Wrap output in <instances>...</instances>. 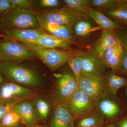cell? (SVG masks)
I'll use <instances>...</instances> for the list:
<instances>
[{"instance_id":"obj_1","label":"cell","mask_w":127,"mask_h":127,"mask_svg":"<svg viewBox=\"0 0 127 127\" xmlns=\"http://www.w3.org/2000/svg\"><path fill=\"white\" fill-rule=\"evenodd\" d=\"M0 74L9 82L33 89L42 86L41 76L36 70L21 64L1 62Z\"/></svg>"},{"instance_id":"obj_2","label":"cell","mask_w":127,"mask_h":127,"mask_svg":"<svg viewBox=\"0 0 127 127\" xmlns=\"http://www.w3.org/2000/svg\"><path fill=\"white\" fill-rule=\"evenodd\" d=\"M39 21L50 24L64 25L72 28L78 22L88 20L86 13L64 5L51 10L36 12Z\"/></svg>"},{"instance_id":"obj_3","label":"cell","mask_w":127,"mask_h":127,"mask_svg":"<svg viewBox=\"0 0 127 127\" xmlns=\"http://www.w3.org/2000/svg\"><path fill=\"white\" fill-rule=\"evenodd\" d=\"M0 24L4 28L21 30L39 28L36 14L31 9L13 7L0 19Z\"/></svg>"},{"instance_id":"obj_4","label":"cell","mask_w":127,"mask_h":127,"mask_svg":"<svg viewBox=\"0 0 127 127\" xmlns=\"http://www.w3.org/2000/svg\"><path fill=\"white\" fill-rule=\"evenodd\" d=\"M56 80L51 100L53 106L66 102L79 88L70 69L55 75Z\"/></svg>"},{"instance_id":"obj_5","label":"cell","mask_w":127,"mask_h":127,"mask_svg":"<svg viewBox=\"0 0 127 127\" xmlns=\"http://www.w3.org/2000/svg\"><path fill=\"white\" fill-rule=\"evenodd\" d=\"M0 56L1 62L18 64L37 58L28 46L14 40L0 42Z\"/></svg>"},{"instance_id":"obj_6","label":"cell","mask_w":127,"mask_h":127,"mask_svg":"<svg viewBox=\"0 0 127 127\" xmlns=\"http://www.w3.org/2000/svg\"><path fill=\"white\" fill-rule=\"evenodd\" d=\"M28 46L52 71H55L66 63L70 56L72 51L43 48L32 43L21 42Z\"/></svg>"},{"instance_id":"obj_7","label":"cell","mask_w":127,"mask_h":127,"mask_svg":"<svg viewBox=\"0 0 127 127\" xmlns=\"http://www.w3.org/2000/svg\"><path fill=\"white\" fill-rule=\"evenodd\" d=\"M65 103L76 119L88 116L97 109L93 101L79 88Z\"/></svg>"},{"instance_id":"obj_8","label":"cell","mask_w":127,"mask_h":127,"mask_svg":"<svg viewBox=\"0 0 127 127\" xmlns=\"http://www.w3.org/2000/svg\"><path fill=\"white\" fill-rule=\"evenodd\" d=\"M37 94L35 89L30 88L8 82L3 83L0 87L1 100H12L22 101L32 100Z\"/></svg>"},{"instance_id":"obj_9","label":"cell","mask_w":127,"mask_h":127,"mask_svg":"<svg viewBox=\"0 0 127 127\" xmlns=\"http://www.w3.org/2000/svg\"><path fill=\"white\" fill-rule=\"evenodd\" d=\"M104 77L82 74L78 83L79 88L91 98L96 106L106 90Z\"/></svg>"},{"instance_id":"obj_10","label":"cell","mask_w":127,"mask_h":127,"mask_svg":"<svg viewBox=\"0 0 127 127\" xmlns=\"http://www.w3.org/2000/svg\"><path fill=\"white\" fill-rule=\"evenodd\" d=\"M116 97L105 90L98 103L97 108L105 119L117 120L123 113V108Z\"/></svg>"},{"instance_id":"obj_11","label":"cell","mask_w":127,"mask_h":127,"mask_svg":"<svg viewBox=\"0 0 127 127\" xmlns=\"http://www.w3.org/2000/svg\"><path fill=\"white\" fill-rule=\"evenodd\" d=\"M46 32L40 28L21 30L4 28L1 36L4 41L33 43Z\"/></svg>"},{"instance_id":"obj_12","label":"cell","mask_w":127,"mask_h":127,"mask_svg":"<svg viewBox=\"0 0 127 127\" xmlns=\"http://www.w3.org/2000/svg\"><path fill=\"white\" fill-rule=\"evenodd\" d=\"M76 118L65 102L54 107L49 127H75Z\"/></svg>"},{"instance_id":"obj_13","label":"cell","mask_w":127,"mask_h":127,"mask_svg":"<svg viewBox=\"0 0 127 127\" xmlns=\"http://www.w3.org/2000/svg\"><path fill=\"white\" fill-rule=\"evenodd\" d=\"M119 42L115 30L103 29L93 46L91 54L96 59L101 60L104 52Z\"/></svg>"},{"instance_id":"obj_14","label":"cell","mask_w":127,"mask_h":127,"mask_svg":"<svg viewBox=\"0 0 127 127\" xmlns=\"http://www.w3.org/2000/svg\"><path fill=\"white\" fill-rule=\"evenodd\" d=\"M12 110L20 114L22 123L26 127L36 125L40 121L32 100L28 99L19 102Z\"/></svg>"},{"instance_id":"obj_15","label":"cell","mask_w":127,"mask_h":127,"mask_svg":"<svg viewBox=\"0 0 127 127\" xmlns=\"http://www.w3.org/2000/svg\"><path fill=\"white\" fill-rule=\"evenodd\" d=\"M83 63L82 74L104 77L109 67L101 61L96 59L91 54L81 53Z\"/></svg>"},{"instance_id":"obj_16","label":"cell","mask_w":127,"mask_h":127,"mask_svg":"<svg viewBox=\"0 0 127 127\" xmlns=\"http://www.w3.org/2000/svg\"><path fill=\"white\" fill-rule=\"evenodd\" d=\"M72 43L46 32L41 35L34 42L30 43L47 49H61L65 51H71L72 50L71 45Z\"/></svg>"},{"instance_id":"obj_17","label":"cell","mask_w":127,"mask_h":127,"mask_svg":"<svg viewBox=\"0 0 127 127\" xmlns=\"http://www.w3.org/2000/svg\"><path fill=\"white\" fill-rule=\"evenodd\" d=\"M40 28L47 33L60 39L73 42L75 37L72 28L64 25L50 24L39 21Z\"/></svg>"},{"instance_id":"obj_18","label":"cell","mask_w":127,"mask_h":127,"mask_svg":"<svg viewBox=\"0 0 127 127\" xmlns=\"http://www.w3.org/2000/svg\"><path fill=\"white\" fill-rule=\"evenodd\" d=\"M123 49L122 46L119 42L107 50L102 58L101 61L116 74L120 66Z\"/></svg>"},{"instance_id":"obj_19","label":"cell","mask_w":127,"mask_h":127,"mask_svg":"<svg viewBox=\"0 0 127 127\" xmlns=\"http://www.w3.org/2000/svg\"><path fill=\"white\" fill-rule=\"evenodd\" d=\"M104 81L106 91L115 96L120 89L127 86V77L117 75L111 70L104 76Z\"/></svg>"},{"instance_id":"obj_20","label":"cell","mask_w":127,"mask_h":127,"mask_svg":"<svg viewBox=\"0 0 127 127\" xmlns=\"http://www.w3.org/2000/svg\"><path fill=\"white\" fill-rule=\"evenodd\" d=\"M87 13L89 18H92L98 26L102 29L116 30L121 29L123 25L109 18L103 12L97 11L91 7L87 9Z\"/></svg>"},{"instance_id":"obj_21","label":"cell","mask_w":127,"mask_h":127,"mask_svg":"<svg viewBox=\"0 0 127 127\" xmlns=\"http://www.w3.org/2000/svg\"><path fill=\"white\" fill-rule=\"evenodd\" d=\"M32 101L40 121L45 123L49 118L53 106L51 101L46 96L37 94L32 99Z\"/></svg>"},{"instance_id":"obj_22","label":"cell","mask_w":127,"mask_h":127,"mask_svg":"<svg viewBox=\"0 0 127 127\" xmlns=\"http://www.w3.org/2000/svg\"><path fill=\"white\" fill-rule=\"evenodd\" d=\"M103 13L113 21L125 25L127 24V1L119 0L113 8Z\"/></svg>"},{"instance_id":"obj_23","label":"cell","mask_w":127,"mask_h":127,"mask_svg":"<svg viewBox=\"0 0 127 127\" xmlns=\"http://www.w3.org/2000/svg\"><path fill=\"white\" fill-rule=\"evenodd\" d=\"M77 119L75 127H103L105 122L104 117L97 108L92 114Z\"/></svg>"},{"instance_id":"obj_24","label":"cell","mask_w":127,"mask_h":127,"mask_svg":"<svg viewBox=\"0 0 127 127\" xmlns=\"http://www.w3.org/2000/svg\"><path fill=\"white\" fill-rule=\"evenodd\" d=\"M72 30L74 37H82L103 29L99 26H94L88 20H84L77 22L72 28Z\"/></svg>"},{"instance_id":"obj_25","label":"cell","mask_w":127,"mask_h":127,"mask_svg":"<svg viewBox=\"0 0 127 127\" xmlns=\"http://www.w3.org/2000/svg\"><path fill=\"white\" fill-rule=\"evenodd\" d=\"M67 63L78 83L82 73L83 67L81 53L72 51L71 55L68 59Z\"/></svg>"},{"instance_id":"obj_26","label":"cell","mask_w":127,"mask_h":127,"mask_svg":"<svg viewBox=\"0 0 127 127\" xmlns=\"http://www.w3.org/2000/svg\"><path fill=\"white\" fill-rule=\"evenodd\" d=\"M62 0H33L32 6H34V9H39L40 12L51 10L58 9L61 7ZM37 11V12H38Z\"/></svg>"},{"instance_id":"obj_27","label":"cell","mask_w":127,"mask_h":127,"mask_svg":"<svg viewBox=\"0 0 127 127\" xmlns=\"http://www.w3.org/2000/svg\"><path fill=\"white\" fill-rule=\"evenodd\" d=\"M119 0H91V7L97 11L104 12L113 8Z\"/></svg>"},{"instance_id":"obj_28","label":"cell","mask_w":127,"mask_h":127,"mask_svg":"<svg viewBox=\"0 0 127 127\" xmlns=\"http://www.w3.org/2000/svg\"><path fill=\"white\" fill-rule=\"evenodd\" d=\"M21 122L20 114L13 110L6 113L0 120V127H12Z\"/></svg>"},{"instance_id":"obj_29","label":"cell","mask_w":127,"mask_h":127,"mask_svg":"<svg viewBox=\"0 0 127 127\" xmlns=\"http://www.w3.org/2000/svg\"><path fill=\"white\" fill-rule=\"evenodd\" d=\"M62 1L64 4L68 7L86 14L87 9L91 7V0H64Z\"/></svg>"},{"instance_id":"obj_30","label":"cell","mask_w":127,"mask_h":127,"mask_svg":"<svg viewBox=\"0 0 127 127\" xmlns=\"http://www.w3.org/2000/svg\"><path fill=\"white\" fill-rule=\"evenodd\" d=\"M21 101L8 100L0 101V120L7 113L11 111L16 104Z\"/></svg>"},{"instance_id":"obj_31","label":"cell","mask_w":127,"mask_h":127,"mask_svg":"<svg viewBox=\"0 0 127 127\" xmlns=\"http://www.w3.org/2000/svg\"><path fill=\"white\" fill-rule=\"evenodd\" d=\"M117 75L127 77V50L123 49Z\"/></svg>"},{"instance_id":"obj_32","label":"cell","mask_w":127,"mask_h":127,"mask_svg":"<svg viewBox=\"0 0 127 127\" xmlns=\"http://www.w3.org/2000/svg\"><path fill=\"white\" fill-rule=\"evenodd\" d=\"M116 32L123 48L127 50V27L124 26L121 29L116 30Z\"/></svg>"},{"instance_id":"obj_33","label":"cell","mask_w":127,"mask_h":127,"mask_svg":"<svg viewBox=\"0 0 127 127\" xmlns=\"http://www.w3.org/2000/svg\"><path fill=\"white\" fill-rule=\"evenodd\" d=\"M13 7L24 9H31L33 0H9Z\"/></svg>"},{"instance_id":"obj_34","label":"cell","mask_w":127,"mask_h":127,"mask_svg":"<svg viewBox=\"0 0 127 127\" xmlns=\"http://www.w3.org/2000/svg\"><path fill=\"white\" fill-rule=\"evenodd\" d=\"M12 8L9 0H0V19Z\"/></svg>"},{"instance_id":"obj_35","label":"cell","mask_w":127,"mask_h":127,"mask_svg":"<svg viewBox=\"0 0 127 127\" xmlns=\"http://www.w3.org/2000/svg\"><path fill=\"white\" fill-rule=\"evenodd\" d=\"M113 124L115 127H127V115L117 120Z\"/></svg>"},{"instance_id":"obj_36","label":"cell","mask_w":127,"mask_h":127,"mask_svg":"<svg viewBox=\"0 0 127 127\" xmlns=\"http://www.w3.org/2000/svg\"><path fill=\"white\" fill-rule=\"evenodd\" d=\"M25 127L24 125L22 124V123H20L19 124H18V125H16V126H14V127Z\"/></svg>"},{"instance_id":"obj_37","label":"cell","mask_w":127,"mask_h":127,"mask_svg":"<svg viewBox=\"0 0 127 127\" xmlns=\"http://www.w3.org/2000/svg\"><path fill=\"white\" fill-rule=\"evenodd\" d=\"M105 127H115L113 124H107Z\"/></svg>"},{"instance_id":"obj_38","label":"cell","mask_w":127,"mask_h":127,"mask_svg":"<svg viewBox=\"0 0 127 127\" xmlns=\"http://www.w3.org/2000/svg\"><path fill=\"white\" fill-rule=\"evenodd\" d=\"M46 127V126H43V125H37V124H36V125H34V126H32V127Z\"/></svg>"},{"instance_id":"obj_39","label":"cell","mask_w":127,"mask_h":127,"mask_svg":"<svg viewBox=\"0 0 127 127\" xmlns=\"http://www.w3.org/2000/svg\"><path fill=\"white\" fill-rule=\"evenodd\" d=\"M3 77H2L1 75L0 74V83L2 82V81H3Z\"/></svg>"},{"instance_id":"obj_40","label":"cell","mask_w":127,"mask_h":127,"mask_svg":"<svg viewBox=\"0 0 127 127\" xmlns=\"http://www.w3.org/2000/svg\"><path fill=\"white\" fill-rule=\"evenodd\" d=\"M126 93H127V89H126Z\"/></svg>"},{"instance_id":"obj_41","label":"cell","mask_w":127,"mask_h":127,"mask_svg":"<svg viewBox=\"0 0 127 127\" xmlns=\"http://www.w3.org/2000/svg\"><path fill=\"white\" fill-rule=\"evenodd\" d=\"M1 62V57L0 56V62Z\"/></svg>"},{"instance_id":"obj_42","label":"cell","mask_w":127,"mask_h":127,"mask_svg":"<svg viewBox=\"0 0 127 127\" xmlns=\"http://www.w3.org/2000/svg\"><path fill=\"white\" fill-rule=\"evenodd\" d=\"M125 26H127V24H126V25H125Z\"/></svg>"},{"instance_id":"obj_43","label":"cell","mask_w":127,"mask_h":127,"mask_svg":"<svg viewBox=\"0 0 127 127\" xmlns=\"http://www.w3.org/2000/svg\"><path fill=\"white\" fill-rule=\"evenodd\" d=\"M1 26V24H0V26Z\"/></svg>"},{"instance_id":"obj_44","label":"cell","mask_w":127,"mask_h":127,"mask_svg":"<svg viewBox=\"0 0 127 127\" xmlns=\"http://www.w3.org/2000/svg\"><path fill=\"white\" fill-rule=\"evenodd\" d=\"M126 1H127V0H126Z\"/></svg>"},{"instance_id":"obj_45","label":"cell","mask_w":127,"mask_h":127,"mask_svg":"<svg viewBox=\"0 0 127 127\" xmlns=\"http://www.w3.org/2000/svg\"></svg>"},{"instance_id":"obj_46","label":"cell","mask_w":127,"mask_h":127,"mask_svg":"<svg viewBox=\"0 0 127 127\" xmlns=\"http://www.w3.org/2000/svg\"></svg>"}]
</instances>
